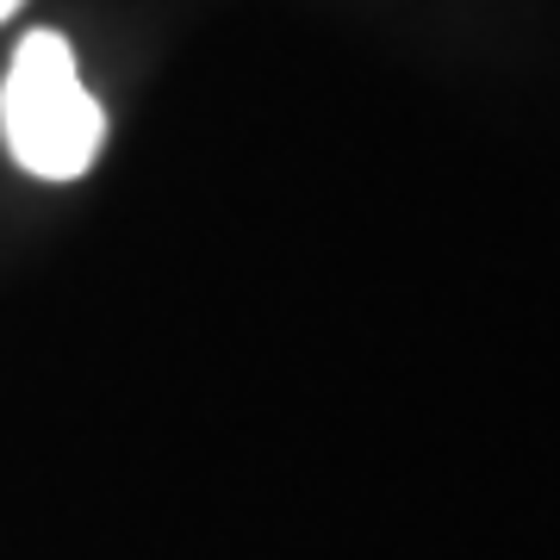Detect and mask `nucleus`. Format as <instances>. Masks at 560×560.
Listing matches in <instances>:
<instances>
[{"mask_svg":"<svg viewBox=\"0 0 560 560\" xmlns=\"http://www.w3.org/2000/svg\"><path fill=\"white\" fill-rule=\"evenodd\" d=\"M20 13V0H0V20H13Z\"/></svg>","mask_w":560,"mask_h":560,"instance_id":"f03ea898","label":"nucleus"},{"mask_svg":"<svg viewBox=\"0 0 560 560\" xmlns=\"http://www.w3.org/2000/svg\"><path fill=\"white\" fill-rule=\"evenodd\" d=\"M0 138L25 175L75 180L106 143V113L81 88L75 50L62 32H25L0 81Z\"/></svg>","mask_w":560,"mask_h":560,"instance_id":"f257e3e1","label":"nucleus"}]
</instances>
